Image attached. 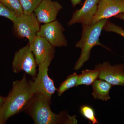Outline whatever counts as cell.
<instances>
[{
	"label": "cell",
	"mask_w": 124,
	"mask_h": 124,
	"mask_svg": "<svg viewBox=\"0 0 124 124\" xmlns=\"http://www.w3.org/2000/svg\"><path fill=\"white\" fill-rule=\"evenodd\" d=\"M51 98L40 93L34 94L24 109L36 124H76V116H70L66 112L55 114L50 109Z\"/></svg>",
	"instance_id": "1"
},
{
	"label": "cell",
	"mask_w": 124,
	"mask_h": 124,
	"mask_svg": "<svg viewBox=\"0 0 124 124\" xmlns=\"http://www.w3.org/2000/svg\"><path fill=\"white\" fill-rule=\"evenodd\" d=\"M32 84V81L28 80L26 74L21 80L13 82L12 88L0 110L2 124H5L9 118L24 110L35 94Z\"/></svg>",
	"instance_id": "2"
},
{
	"label": "cell",
	"mask_w": 124,
	"mask_h": 124,
	"mask_svg": "<svg viewBox=\"0 0 124 124\" xmlns=\"http://www.w3.org/2000/svg\"><path fill=\"white\" fill-rule=\"evenodd\" d=\"M108 19H101L88 25H82L80 39L76 43L75 47L81 49V54L76 63L74 69L78 71L89 59L91 51L94 46H99L110 50L99 41L100 35Z\"/></svg>",
	"instance_id": "3"
},
{
	"label": "cell",
	"mask_w": 124,
	"mask_h": 124,
	"mask_svg": "<svg viewBox=\"0 0 124 124\" xmlns=\"http://www.w3.org/2000/svg\"><path fill=\"white\" fill-rule=\"evenodd\" d=\"M54 56V54H49L44 61L38 66V73L32 84L35 93H40L50 98L57 90L53 81L49 77L48 74V68Z\"/></svg>",
	"instance_id": "4"
},
{
	"label": "cell",
	"mask_w": 124,
	"mask_h": 124,
	"mask_svg": "<svg viewBox=\"0 0 124 124\" xmlns=\"http://www.w3.org/2000/svg\"><path fill=\"white\" fill-rule=\"evenodd\" d=\"M13 22L14 29L18 36L27 38L29 44L33 42L40 29V23L35 14L23 13L16 15Z\"/></svg>",
	"instance_id": "5"
},
{
	"label": "cell",
	"mask_w": 124,
	"mask_h": 124,
	"mask_svg": "<svg viewBox=\"0 0 124 124\" xmlns=\"http://www.w3.org/2000/svg\"><path fill=\"white\" fill-rule=\"evenodd\" d=\"M37 63L29 44L16 52L12 62V69L15 73L24 71L32 77L36 75Z\"/></svg>",
	"instance_id": "6"
},
{
	"label": "cell",
	"mask_w": 124,
	"mask_h": 124,
	"mask_svg": "<svg viewBox=\"0 0 124 124\" xmlns=\"http://www.w3.org/2000/svg\"><path fill=\"white\" fill-rule=\"evenodd\" d=\"M64 30L62 24L55 20L42 25L37 36L45 38L54 47L66 46L67 42L63 34Z\"/></svg>",
	"instance_id": "7"
},
{
	"label": "cell",
	"mask_w": 124,
	"mask_h": 124,
	"mask_svg": "<svg viewBox=\"0 0 124 124\" xmlns=\"http://www.w3.org/2000/svg\"><path fill=\"white\" fill-rule=\"evenodd\" d=\"M95 69L99 71L98 78L113 86H124V64L112 66L109 62L96 65Z\"/></svg>",
	"instance_id": "8"
},
{
	"label": "cell",
	"mask_w": 124,
	"mask_h": 124,
	"mask_svg": "<svg viewBox=\"0 0 124 124\" xmlns=\"http://www.w3.org/2000/svg\"><path fill=\"white\" fill-rule=\"evenodd\" d=\"M100 1L85 0L82 7L73 13L71 19L68 23V26H72L76 23H81L82 25L92 24Z\"/></svg>",
	"instance_id": "9"
},
{
	"label": "cell",
	"mask_w": 124,
	"mask_h": 124,
	"mask_svg": "<svg viewBox=\"0 0 124 124\" xmlns=\"http://www.w3.org/2000/svg\"><path fill=\"white\" fill-rule=\"evenodd\" d=\"M124 13V0H100L92 24Z\"/></svg>",
	"instance_id": "10"
},
{
	"label": "cell",
	"mask_w": 124,
	"mask_h": 124,
	"mask_svg": "<svg viewBox=\"0 0 124 124\" xmlns=\"http://www.w3.org/2000/svg\"><path fill=\"white\" fill-rule=\"evenodd\" d=\"M62 5L57 1L52 0H42L34 12L40 23H46L56 20L59 12L62 9Z\"/></svg>",
	"instance_id": "11"
},
{
	"label": "cell",
	"mask_w": 124,
	"mask_h": 124,
	"mask_svg": "<svg viewBox=\"0 0 124 124\" xmlns=\"http://www.w3.org/2000/svg\"><path fill=\"white\" fill-rule=\"evenodd\" d=\"M29 44L38 66L44 61L48 55L54 54L55 52L54 47L41 37L37 36L33 42Z\"/></svg>",
	"instance_id": "12"
},
{
	"label": "cell",
	"mask_w": 124,
	"mask_h": 124,
	"mask_svg": "<svg viewBox=\"0 0 124 124\" xmlns=\"http://www.w3.org/2000/svg\"><path fill=\"white\" fill-rule=\"evenodd\" d=\"M110 84L103 80H97L92 84V95L94 99L107 101L110 99L109 91L113 86Z\"/></svg>",
	"instance_id": "13"
},
{
	"label": "cell",
	"mask_w": 124,
	"mask_h": 124,
	"mask_svg": "<svg viewBox=\"0 0 124 124\" xmlns=\"http://www.w3.org/2000/svg\"><path fill=\"white\" fill-rule=\"evenodd\" d=\"M99 75V71L95 68L94 70L86 69L82 71L79 75L76 86L81 85L88 86L93 84L98 78Z\"/></svg>",
	"instance_id": "14"
},
{
	"label": "cell",
	"mask_w": 124,
	"mask_h": 124,
	"mask_svg": "<svg viewBox=\"0 0 124 124\" xmlns=\"http://www.w3.org/2000/svg\"><path fill=\"white\" fill-rule=\"evenodd\" d=\"M78 77L79 75L76 72L68 76L66 80L62 82L57 89L58 95L61 96L65 91L76 86Z\"/></svg>",
	"instance_id": "15"
},
{
	"label": "cell",
	"mask_w": 124,
	"mask_h": 124,
	"mask_svg": "<svg viewBox=\"0 0 124 124\" xmlns=\"http://www.w3.org/2000/svg\"><path fill=\"white\" fill-rule=\"evenodd\" d=\"M80 113L82 116L93 124H99L96 116L94 109L87 105H82L80 107Z\"/></svg>",
	"instance_id": "16"
},
{
	"label": "cell",
	"mask_w": 124,
	"mask_h": 124,
	"mask_svg": "<svg viewBox=\"0 0 124 124\" xmlns=\"http://www.w3.org/2000/svg\"><path fill=\"white\" fill-rule=\"evenodd\" d=\"M42 1V0H20L23 13L27 14L33 13Z\"/></svg>",
	"instance_id": "17"
},
{
	"label": "cell",
	"mask_w": 124,
	"mask_h": 124,
	"mask_svg": "<svg viewBox=\"0 0 124 124\" xmlns=\"http://www.w3.org/2000/svg\"><path fill=\"white\" fill-rule=\"evenodd\" d=\"M0 1L16 15L23 13L20 0H0Z\"/></svg>",
	"instance_id": "18"
},
{
	"label": "cell",
	"mask_w": 124,
	"mask_h": 124,
	"mask_svg": "<svg viewBox=\"0 0 124 124\" xmlns=\"http://www.w3.org/2000/svg\"><path fill=\"white\" fill-rule=\"evenodd\" d=\"M103 30L108 32H114L122 36L124 38V29L121 27L114 24L108 20L105 24Z\"/></svg>",
	"instance_id": "19"
},
{
	"label": "cell",
	"mask_w": 124,
	"mask_h": 124,
	"mask_svg": "<svg viewBox=\"0 0 124 124\" xmlns=\"http://www.w3.org/2000/svg\"><path fill=\"white\" fill-rule=\"evenodd\" d=\"M0 16L8 19L13 22L15 19L16 15L0 1Z\"/></svg>",
	"instance_id": "20"
},
{
	"label": "cell",
	"mask_w": 124,
	"mask_h": 124,
	"mask_svg": "<svg viewBox=\"0 0 124 124\" xmlns=\"http://www.w3.org/2000/svg\"><path fill=\"white\" fill-rule=\"evenodd\" d=\"M6 97H4L2 96H0V110L2 108V106L4 103Z\"/></svg>",
	"instance_id": "21"
},
{
	"label": "cell",
	"mask_w": 124,
	"mask_h": 124,
	"mask_svg": "<svg viewBox=\"0 0 124 124\" xmlns=\"http://www.w3.org/2000/svg\"><path fill=\"white\" fill-rule=\"evenodd\" d=\"M72 6L74 7H75L77 5L81 3V0H70Z\"/></svg>",
	"instance_id": "22"
},
{
	"label": "cell",
	"mask_w": 124,
	"mask_h": 124,
	"mask_svg": "<svg viewBox=\"0 0 124 124\" xmlns=\"http://www.w3.org/2000/svg\"><path fill=\"white\" fill-rule=\"evenodd\" d=\"M115 17L119 19H120L124 20V13L120 14H119L115 16Z\"/></svg>",
	"instance_id": "23"
},
{
	"label": "cell",
	"mask_w": 124,
	"mask_h": 124,
	"mask_svg": "<svg viewBox=\"0 0 124 124\" xmlns=\"http://www.w3.org/2000/svg\"><path fill=\"white\" fill-rule=\"evenodd\" d=\"M0 124H2V122H1V120L0 117Z\"/></svg>",
	"instance_id": "24"
}]
</instances>
